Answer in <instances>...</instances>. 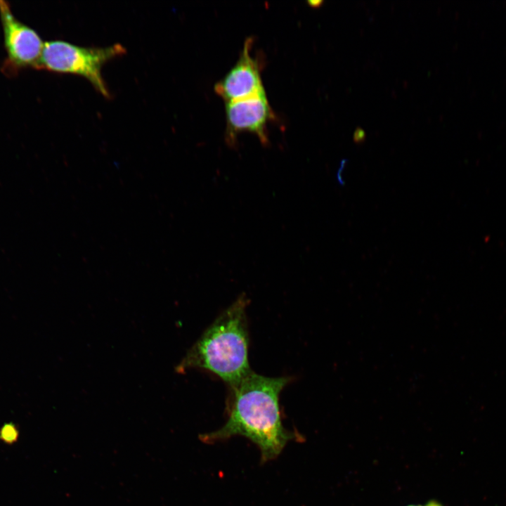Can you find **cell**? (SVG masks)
<instances>
[{"label": "cell", "instance_id": "1", "mask_svg": "<svg viewBox=\"0 0 506 506\" xmlns=\"http://www.w3.org/2000/svg\"><path fill=\"white\" fill-rule=\"evenodd\" d=\"M290 380L288 377H271L251 372L231 389L226 423L202 434L201 440L212 444L240 435L257 446L262 463L276 458L289 441L303 439L282 422L280 394Z\"/></svg>", "mask_w": 506, "mask_h": 506}, {"label": "cell", "instance_id": "2", "mask_svg": "<svg viewBox=\"0 0 506 506\" xmlns=\"http://www.w3.org/2000/svg\"><path fill=\"white\" fill-rule=\"evenodd\" d=\"M245 294L224 310L187 351L175 370L197 368L209 371L236 387L252 371L248 359L249 337Z\"/></svg>", "mask_w": 506, "mask_h": 506}, {"label": "cell", "instance_id": "3", "mask_svg": "<svg viewBox=\"0 0 506 506\" xmlns=\"http://www.w3.org/2000/svg\"><path fill=\"white\" fill-rule=\"evenodd\" d=\"M125 53V48L119 44L92 48L52 40L44 43L37 69L82 76L108 98L110 94L102 76V68L107 62Z\"/></svg>", "mask_w": 506, "mask_h": 506}, {"label": "cell", "instance_id": "4", "mask_svg": "<svg viewBox=\"0 0 506 506\" xmlns=\"http://www.w3.org/2000/svg\"><path fill=\"white\" fill-rule=\"evenodd\" d=\"M0 18L7 53L6 71L15 73L22 68H37L44 44L40 36L19 21L9 4L2 0H0Z\"/></svg>", "mask_w": 506, "mask_h": 506}, {"label": "cell", "instance_id": "5", "mask_svg": "<svg viewBox=\"0 0 506 506\" xmlns=\"http://www.w3.org/2000/svg\"><path fill=\"white\" fill-rule=\"evenodd\" d=\"M275 118L266 93L226 104L225 140L231 148L237 146V136L242 132L255 134L261 143L269 145L268 124Z\"/></svg>", "mask_w": 506, "mask_h": 506}, {"label": "cell", "instance_id": "6", "mask_svg": "<svg viewBox=\"0 0 506 506\" xmlns=\"http://www.w3.org/2000/svg\"><path fill=\"white\" fill-rule=\"evenodd\" d=\"M253 38L248 37L235 64L214 85V91L226 103L265 92L261 77V63L251 50Z\"/></svg>", "mask_w": 506, "mask_h": 506}, {"label": "cell", "instance_id": "7", "mask_svg": "<svg viewBox=\"0 0 506 506\" xmlns=\"http://www.w3.org/2000/svg\"><path fill=\"white\" fill-rule=\"evenodd\" d=\"M0 436L4 441L12 443L18 437V431L13 424H6L0 431Z\"/></svg>", "mask_w": 506, "mask_h": 506}, {"label": "cell", "instance_id": "8", "mask_svg": "<svg viewBox=\"0 0 506 506\" xmlns=\"http://www.w3.org/2000/svg\"><path fill=\"white\" fill-rule=\"evenodd\" d=\"M365 139V131L358 127L356 128L354 134H353V141L356 143H363Z\"/></svg>", "mask_w": 506, "mask_h": 506}, {"label": "cell", "instance_id": "9", "mask_svg": "<svg viewBox=\"0 0 506 506\" xmlns=\"http://www.w3.org/2000/svg\"><path fill=\"white\" fill-rule=\"evenodd\" d=\"M345 162H346V160H342V162H341V166H340L339 169V171H337V180H338L339 183L341 185H343V184L344 183L343 182V179H342V170H343V169H344V164H345Z\"/></svg>", "mask_w": 506, "mask_h": 506}, {"label": "cell", "instance_id": "10", "mask_svg": "<svg viewBox=\"0 0 506 506\" xmlns=\"http://www.w3.org/2000/svg\"><path fill=\"white\" fill-rule=\"evenodd\" d=\"M426 506H442L439 502L436 501H429Z\"/></svg>", "mask_w": 506, "mask_h": 506}, {"label": "cell", "instance_id": "11", "mask_svg": "<svg viewBox=\"0 0 506 506\" xmlns=\"http://www.w3.org/2000/svg\"><path fill=\"white\" fill-rule=\"evenodd\" d=\"M408 506H422V505H408Z\"/></svg>", "mask_w": 506, "mask_h": 506}]
</instances>
